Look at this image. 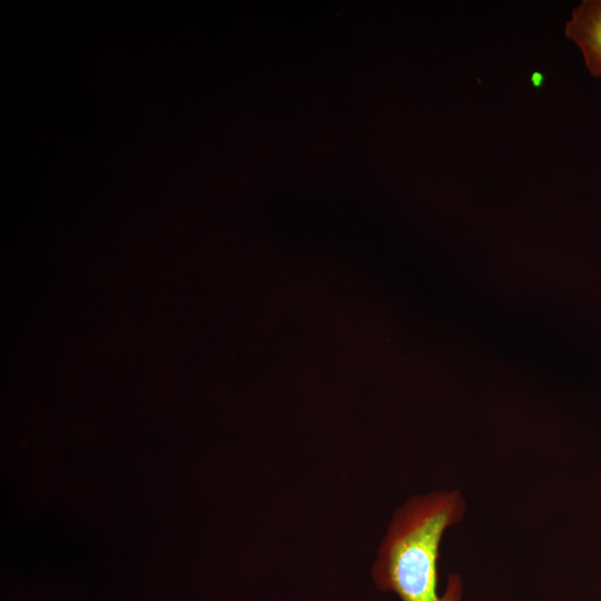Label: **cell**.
<instances>
[{
    "mask_svg": "<svg viewBox=\"0 0 601 601\" xmlns=\"http://www.w3.org/2000/svg\"><path fill=\"white\" fill-rule=\"evenodd\" d=\"M565 35L580 48L589 72L601 77V0H584L575 7Z\"/></svg>",
    "mask_w": 601,
    "mask_h": 601,
    "instance_id": "2",
    "label": "cell"
},
{
    "mask_svg": "<svg viewBox=\"0 0 601 601\" xmlns=\"http://www.w3.org/2000/svg\"><path fill=\"white\" fill-rule=\"evenodd\" d=\"M464 510L457 490L414 496L397 509L373 565L376 587L402 601H461L456 574L449 577L444 594H437L436 564L444 531L462 519Z\"/></svg>",
    "mask_w": 601,
    "mask_h": 601,
    "instance_id": "1",
    "label": "cell"
}]
</instances>
